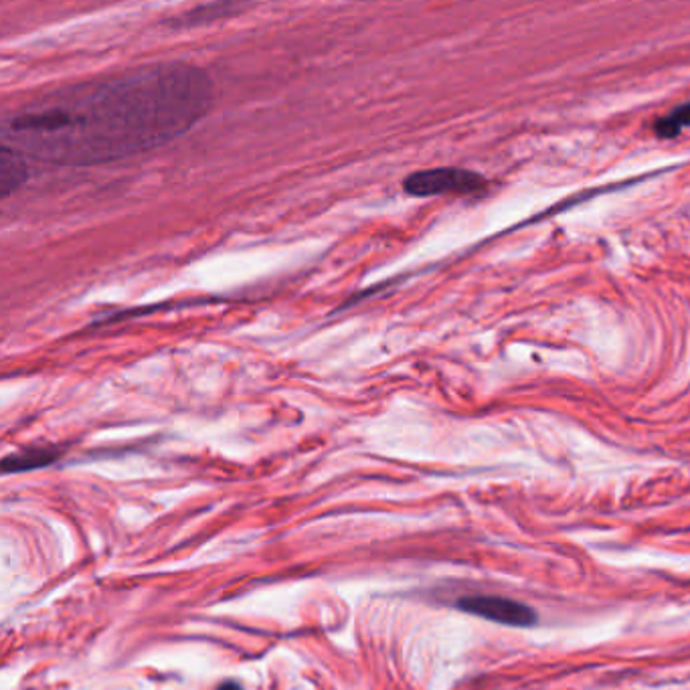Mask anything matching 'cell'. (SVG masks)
Masks as SVG:
<instances>
[{"label": "cell", "instance_id": "obj_1", "mask_svg": "<svg viewBox=\"0 0 690 690\" xmlns=\"http://www.w3.org/2000/svg\"><path fill=\"white\" fill-rule=\"evenodd\" d=\"M215 86L190 63H159L106 79L73 84L4 114L2 145L51 164H101L128 159L199 124Z\"/></svg>", "mask_w": 690, "mask_h": 690}, {"label": "cell", "instance_id": "obj_2", "mask_svg": "<svg viewBox=\"0 0 690 690\" xmlns=\"http://www.w3.org/2000/svg\"><path fill=\"white\" fill-rule=\"evenodd\" d=\"M489 187L486 178L466 169H430L409 174L403 183V188L411 197H435V195H478Z\"/></svg>", "mask_w": 690, "mask_h": 690}, {"label": "cell", "instance_id": "obj_3", "mask_svg": "<svg viewBox=\"0 0 690 690\" xmlns=\"http://www.w3.org/2000/svg\"><path fill=\"white\" fill-rule=\"evenodd\" d=\"M458 607L466 614L504 624V626H513V628H529L537 624V614L532 607L508 597L472 595V597H461Z\"/></svg>", "mask_w": 690, "mask_h": 690}, {"label": "cell", "instance_id": "obj_4", "mask_svg": "<svg viewBox=\"0 0 690 690\" xmlns=\"http://www.w3.org/2000/svg\"><path fill=\"white\" fill-rule=\"evenodd\" d=\"M29 178L25 157L11 146H0V197L9 199Z\"/></svg>", "mask_w": 690, "mask_h": 690}, {"label": "cell", "instance_id": "obj_5", "mask_svg": "<svg viewBox=\"0 0 690 690\" xmlns=\"http://www.w3.org/2000/svg\"><path fill=\"white\" fill-rule=\"evenodd\" d=\"M245 9H249V7L242 4V2H211V4H201L197 9H190L183 15L174 16L171 25L173 27H201V25L215 23L225 16L239 15V13H244Z\"/></svg>", "mask_w": 690, "mask_h": 690}, {"label": "cell", "instance_id": "obj_6", "mask_svg": "<svg viewBox=\"0 0 690 690\" xmlns=\"http://www.w3.org/2000/svg\"><path fill=\"white\" fill-rule=\"evenodd\" d=\"M59 456H61L59 447H29V449L7 456L2 460V472L11 475V472H27V470L45 468L58 460Z\"/></svg>", "mask_w": 690, "mask_h": 690}, {"label": "cell", "instance_id": "obj_7", "mask_svg": "<svg viewBox=\"0 0 690 690\" xmlns=\"http://www.w3.org/2000/svg\"><path fill=\"white\" fill-rule=\"evenodd\" d=\"M690 126V101L678 106L670 114L664 115L661 120H656L654 132L661 138H675L680 132Z\"/></svg>", "mask_w": 690, "mask_h": 690}, {"label": "cell", "instance_id": "obj_8", "mask_svg": "<svg viewBox=\"0 0 690 690\" xmlns=\"http://www.w3.org/2000/svg\"><path fill=\"white\" fill-rule=\"evenodd\" d=\"M217 690H244L242 689V685L239 682H235V680H230V682H223L221 687Z\"/></svg>", "mask_w": 690, "mask_h": 690}]
</instances>
